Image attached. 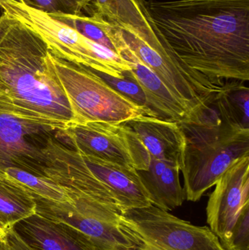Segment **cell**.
I'll return each instance as SVG.
<instances>
[{
    "mask_svg": "<svg viewBox=\"0 0 249 250\" xmlns=\"http://www.w3.org/2000/svg\"><path fill=\"white\" fill-rule=\"evenodd\" d=\"M155 33L189 67L224 85L249 81V0H143Z\"/></svg>",
    "mask_w": 249,
    "mask_h": 250,
    "instance_id": "cell-1",
    "label": "cell"
},
{
    "mask_svg": "<svg viewBox=\"0 0 249 250\" xmlns=\"http://www.w3.org/2000/svg\"><path fill=\"white\" fill-rule=\"evenodd\" d=\"M0 94L54 120L69 124L73 121L48 45L37 32L16 19L0 41Z\"/></svg>",
    "mask_w": 249,
    "mask_h": 250,
    "instance_id": "cell-2",
    "label": "cell"
},
{
    "mask_svg": "<svg viewBox=\"0 0 249 250\" xmlns=\"http://www.w3.org/2000/svg\"><path fill=\"white\" fill-rule=\"evenodd\" d=\"M178 123L184 137L183 188L186 199L197 202L235 162L249 156V129L233 123L213 103Z\"/></svg>",
    "mask_w": 249,
    "mask_h": 250,
    "instance_id": "cell-3",
    "label": "cell"
},
{
    "mask_svg": "<svg viewBox=\"0 0 249 250\" xmlns=\"http://www.w3.org/2000/svg\"><path fill=\"white\" fill-rule=\"evenodd\" d=\"M70 124L17 105L0 94V176L7 169L18 168L45 178L44 149L50 138Z\"/></svg>",
    "mask_w": 249,
    "mask_h": 250,
    "instance_id": "cell-4",
    "label": "cell"
},
{
    "mask_svg": "<svg viewBox=\"0 0 249 250\" xmlns=\"http://www.w3.org/2000/svg\"><path fill=\"white\" fill-rule=\"evenodd\" d=\"M50 59L67 95L73 124H121L145 115L133 101L113 89L93 70L53 55Z\"/></svg>",
    "mask_w": 249,
    "mask_h": 250,
    "instance_id": "cell-5",
    "label": "cell"
},
{
    "mask_svg": "<svg viewBox=\"0 0 249 250\" xmlns=\"http://www.w3.org/2000/svg\"><path fill=\"white\" fill-rule=\"evenodd\" d=\"M69 202H57L32 193L36 214L55 222L66 223L87 236L98 250H130L128 236L121 228L123 210L89 195L65 191Z\"/></svg>",
    "mask_w": 249,
    "mask_h": 250,
    "instance_id": "cell-6",
    "label": "cell"
},
{
    "mask_svg": "<svg viewBox=\"0 0 249 250\" xmlns=\"http://www.w3.org/2000/svg\"><path fill=\"white\" fill-rule=\"evenodd\" d=\"M121 222L165 250H225L209 227L194 226L153 205L123 211Z\"/></svg>",
    "mask_w": 249,
    "mask_h": 250,
    "instance_id": "cell-7",
    "label": "cell"
},
{
    "mask_svg": "<svg viewBox=\"0 0 249 250\" xmlns=\"http://www.w3.org/2000/svg\"><path fill=\"white\" fill-rule=\"evenodd\" d=\"M206 207L207 222L223 246L232 228L249 206V156L233 163L215 185Z\"/></svg>",
    "mask_w": 249,
    "mask_h": 250,
    "instance_id": "cell-8",
    "label": "cell"
},
{
    "mask_svg": "<svg viewBox=\"0 0 249 250\" xmlns=\"http://www.w3.org/2000/svg\"><path fill=\"white\" fill-rule=\"evenodd\" d=\"M56 138L85 155L92 156L128 168H134L121 124L70 123Z\"/></svg>",
    "mask_w": 249,
    "mask_h": 250,
    "instance_id": "cell-9",
    "label": "cell"
},
{
    "mask_svg": "<svg viewBox=\"0 0 249 250\" xmlns=\"http://www.w3.org/2000/svg\"><path fill=\"white\" fill-rule=\"evenodd\" d=\"M118 46V54L130 64L132 74L144 93L151 117L178 123L191 117L187 107L128 48L121 35Z\"/></svg>",
    "mask_w": 249,
    "mask_h": 250,
    "instance_id": "cell-10",
    "label": "cell"
},
{
    "mask_svg": "<svg viewBox=\"0 0 249 250\" xmlns=\"http://www.w3.org/2000/svg\"><path fill=\"white\" fill-rule=\"evenodd\" d=\"M13 230L34 250H98L75 228L38 214L19 222Z\"/></svg>",
    "mask_w": 249,
    "mask_h": 250,
    "instance_id": "cell-11",
    "label": "cell"
},
{
    "mask_svg": "<svg viewBox=\"0 0 249 250\" xmlns=\"http://www.w3.org/2000/svg\"><path fill=\"white\" fill-rule=\"evenodd\" d=\"M79 154L91 173L114 195L123 211L152 205L137 170Z\"/></svg>",
    "mask_w": 249,
    "mask_h": 250,
    "instance_id": "cell-12",
    "label": "cell"
},
{
    "mask_svg": "<svg viewBox=\"0 0 249 250\" xmlns=\"http://www.w3.org/2000/svg\"><path fill=\"white\" fill-rule=\"evenodd\" d=\"M84 10L89 16L96 15L129 31L156 51L165 50V43L155 33L143 0H92Z\"/></svg>",
    "mask_w": 249,
    "mask_h": 250,
    "instance_id": "cell-13",
    "label": "cell"
},
{
    "mask_svg": "<svg viewBox=\"0 0 249 250\" xmlns=\"http://www.w3.org/2000/svg\"><path fill=\"white\" fill-rule=\"evenodd\" d=\"M123 123L133 131L150 157L180 164L184 137L178 123L141 116Z\"/></svg>",
    "mask_w": 249,
    "mask_h": 250,
    "instance_id": "cell-14",
    "label": "cell"
},
{
    "mask_svg": "<svg viewBox=\"0 0 249 250\" xmlns=\"http://www.w3.org/2000/svg\"><path fill=\"white\" fill-rule=\"evenodd\" d=\"M137 171L152 205L168 211L182 205L186 195L178 163L151 157L149 169Z\"/></svg>",
    "mask_w": 249,
    "mask_h": 250,
    "instance_id": "cell-15",
    "label": "cell"
},
{
    "mask_svg": "<svg viewBox=\"0 0 249 250\" xmlns=\"http://www.w3.org/2000/svg\"><path fill=\"white\" fill-rule=\"evenodd\" d=\"M35 214L36 204L31 192L7 175L0 176V230L4 233Z\"/></svg>",
    "mask_w": 249,
    "mask_h": 250,
    "instance_id": "cell-16",
    "label": "cell"
},
{
    "mask_svg": "<svg viewBox=\"0 0 249 250\" xmlns=\"http://www.w3.org/2000/svg\"><path fill=\"white\" fill-rule=\"evenodd\" d=\"M48 16L74 29L89 41L118 54L117 27L99 16L96 15L85 16L83 13L79 15L54 14Z\"/></svg>",
    "mask_w": 249,
    "mask_h": 250,
    "instance_id": "cell-17",
    "label": "cell"
},
{
    "mask_svg": "<svg viewBox=\"0 0 249 250\" xmlns=\"http://www.w3.org/2000/svg\"><path fill=\"white\" fill-rule=\"evenodd\" d=\"M244 83L226 82L222 92L216 95L214 104L233 123L249 129V89Z\"/></svg>",
    "mask_w": 249,
    "mask_h": 250,
    "instance_id": "cell-18",
    "label": "cell"
},
{
    "mask_svg": "<svg viewBox=\"0 0 249 250\" xmlns=\"http://www.w3.org/2000/svg\"><path fill=\"white\" fill-rule=\"evenodd\" d=\"M4 174L17 181L29 192L38 196L57 202L70 201L65 191L59 185L50 179L39 177L18 168L7 169L4 171Z\"/></svg>",
    "mask_w": 249,
    "mask_h": 250,
    "instance_id": "cell-19",
    "label": "cell"
},
{
    "mask_svg": "<svg viewBox=\"0 0 249 250\" xmlns=\"http://www.w3.org/2000/svg\"><path fill=\"white\" fill-rule=\"evenodd\" d=\"M93 71L113 89L138 105L144 111L145 115L150 117L146 97L141 88L134 79V76L132 74L131 70L123 73L122 77L120 78L113 77L109 75L96 72L95 70Z\"/></svg>",
    "mask_w": 249,
    "mask_h": 250,
    "instance_id": "cell-20",
    "label": "cell"
},
{
    "mask_svg": "<svg viewBox=\"0 0 249 250\" xmlns=\"http://www.w3.org/2000/svg\"><path fill=\"white\" fill-rule=\"evenodd\" d=\"M92 0H19L20 3L48 15H79Z\"/></svg>",
    "mask_w": 249,
    "mask_h": 250,
    "instance_id": "cell-21",
    "label": "cell"
},
{
    "mask_svg": "<svg viewBox=\"0 0 249 250\" xmlns=\"http://www.w3.org/2000/svg\"><path fill=\"white\" fill-rule=\"evenodd\" d=\"M223 248L225 250H249V206L240 214Z\"/></svg>",
    "mask_w": 249,
    "mask_h": 250,
    "instance_id": "cell-22",
    "label": "cell"
},
{
    "mask_svg": "<svg viewBox=\"0 0 249 250\" xmlns=\"http://www.w3.org/2000/svg\"><path fill=\"white\" fill-rule=\"evenodd\" d=\"M0 250H34L22 240L21 238L13 230L4 232L0 237Z\"/></svg>",
    "mask_w": 249,
    "mask_h": 250,
    "instance_id": "cell-23",
    "label": "cell"
},
{
    "mask_svg": "<svg viewBox=\"0 0 249 250\" xmlns=\"http://www.w3.org/2000/svg\"><path fill=\"white\" fill-rule=\"evenodd\" d=\"M121 228L133 243V248L130 250H165L146 242L143 238L140 237L137 233H135L134 230H132L130 228H129L126 225L123 224L121 222Z\"/></svg>",
    "mask_w": 249,
    "mask_h": 250,
    "instance_id": "cell-24",
    "label": "cell"
},
{
    "mask_svg": "<svg viewBox=\"0 0 249 250\" xmlns=\"http://www.w3.org/2000/svg\"><path fill=\"white\" fill-rule=\"evenodd\" d=\"M15 19L10 17L8 15L6 14L2 19L0 20V41H1L4 34L7 32V29L11 26L12 23L14 22Z\"/></svg>",
    "mask_w": 249,
    "mask_h": 250,
    "instance_id": "cell-25",
    "label": "cell"
},
{
    "mask_svg": "<svg viewBox=\"0 0 249 250\" xmlns=\"http://www.w3.org/2000/svg\"><path fill=\"white\" fill-rule=\"evenodd\" d=\"M17 1H19V0H17ZM6 14H7V13H6L5 10L1 7V5H0V20H1Z\"/></svg>",
    "mask_w": 249,
    "mask_h": 250,
    "instance_id": "cell-26",
    "label": "cell"
},
{
    "mask_svg": "<svg viewBox=\"0 0 249 250\" xmlns=\"http://www.w3.org/2000/svg\"><path fill=\"white\" fill-rule=\"evenodd\" d=\"M3 234H4V233H3V232L1 231V230H0V237H1V236H2Z\"/></svg>",
    "mask_w": 249,
    "mask_h": 250,
    "instance_id": "cell-27",
    "label": "cell"
}]
</instances>
